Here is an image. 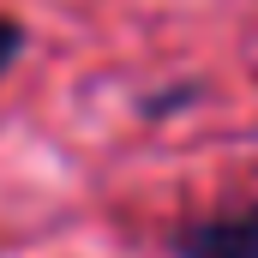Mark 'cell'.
Masks as SVG:
<instances>
[{
	"label": "cell",
	"mask_w": 258,
	"mask_h": 258,
	"mask_svg": "<svg viewBox=\"0 0 258 258\" xmlns=\"http://www.w3.org/2000/svg\"><path fill=\"white\" fill-rule=\"evenodd\" d=\"M180 258H258V204L180 228Z\"/></svg>",
	"instance_id": "cell-1"
},
{
	"label": "cell",
	"mask_w": 258,
	"mask_h": 258,
	"mask_svg": "<svg viewBox=\"0 0 258 258\" xmlns=\"http://www.w3.org/2000/svg\"><path fill=\"white\" fill-rule=\"evenodd\" d=\"M18 42H24V30H18L12 18H0V72L12 66V54H18Z\"/></svg>",
	"instance_id": "cell-2"
}]
</instances>
